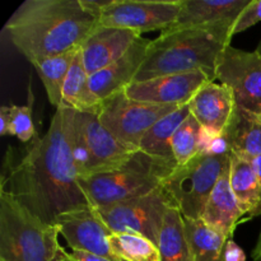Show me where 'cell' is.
I'll list each match as a JSON object with an SVG mask.
<instances>
[{
	"label": "cell",
	"mask_w": 261,
	"mask_h": 261,
	"mask_svg": "<svg viewBox=\"0 0 261 261\" xmlns=\"http://www.w3.org/2000/svg\"><path fill=\"white\" fill-rule=\"evenodd\" d=\"M75 110L60 106L42 138L28 145L25 154L12 165L8 149L0 189L9 193L31 214L47 224L69 212L91 206L79 184V171L71 147Z\"/></svg>",
	"instance_id": "1"
},
{
	"label": "cell",
	"mask_w": 261,
	"mask_h": 261,
	"mask_svg": "<svg viewBox=\"0 0 261 261\" xmlns=\"http://www.w3.org/2000/svg\"><path fill=\"white\" fill-rule=\"evenodd\" d=\"M97 25L81 0H25L7 20L4 33L31 63L79 48Z\"/></svg>",
	"instance_id": "2"
},
{
	"label": "cell",
	"mask_w": 261,
	"mask_h": 261,
	"mask_svg": "<svg viewBox=\"0 0 261 261\" xmlns=\"http://www.w3.org/2000/svg\"><path fill=\"white\" fill-rule=\"evenodd\" d=\"M233 27H171L150 41L147 56L134 82L170 74L203 71L217 82V68L231 45Z\"/></svg>",
	"instance_id": "3"
},
{
	"label": "cell",
	"mask_w": 261,
	"mask_h": 261,
	"mask_svg": "<svg viewBox=\"0 0 261 261\" xmlns=\"http://www.w3.org/2000/svg\"><path fill=\"white\" fill-rule=\"evenodd\" d=\"M177 163L135 150L117 167L79 177V184L93 206H105L140 198L162 186Z\"/></svg>",
	"instance_id": "4"
},
{
	"label": "cell",
	"mask_w": 261,
	"mask_h": 261,
	"mask_svg": "<svg viewBox=\"0 0 261 261\" xmlns=\"http://www.w3.org/2000/svg\"><path fill=\"white\" fill-rule=\"evenodd\" d=\"M59 234L0 189V261H70Z\"/></svg>",
	"instance_id": "5"
},
{
	"label": "cell",
	"mask_w": 261,
	"mask_h": 261,
	"mask_svg": "<svg viewBox=\"0 0 261 261\" xmlns=\"http://www.w3.org/2000/svg\"><path fill=\"white\" fill-rule=\"evenodd\" d=\"M229 163L231 155L199 153L185 165L177 166L161 188L184 218L201 219L209 196Z\"/></svg>",
	"instance_id": "6"
},
{
	"label": "cell",
	"mask_w": 261,
	"mask_h": 261,
	"mask_svg": "<svg viewBox=\"0 0 261 261\" xmlns=\"http://www.w3.org/2000/svg\"><path fill=\"white\" fill-rule=\"evenodd\" d=\"M71 147L79 177L117 167L135 152L101 124L97 112L75 111Z\"/></svg>",
	"instance_id": "7"
},
{
	"label": "cell",
	"mask_w": 261,
	"mask_h": 261,
	"mask_svg": "<svg viewBox=\"0 0 261 261\" xmlns=\"http://www.w3.org/2000/svg\"><path fill=\"white\" fill-rule=\"evenodd\" d=\"M177 109L178 106L135 101L122 92L101 102L97 116L120 143L133 150H139L140 143L150 127Z\"/></svg>",
	"instance_id": "8"
},
{
	"label": "cell",
	"mask_w": 261,
	"mask_h": 261,
	"mask_svg": "<svg viewBox=\"0 0 261 261\" xmlns=\"http://www.w3.org/2000/svg\"><path fill=\"white\" fill-rule=\"evenodd\" d=\"M171 206L172 203L160 188L145 196L94 208L112 233L140 234L158 247L166 212Z\"/></svg>",
	"instance_id": "9"
},
{
	"label": "cell",
	"mask_w": 261,
	"mask_h": 261,
	"mask_svg": "<svg viewBox=\"0 0 261 261\" xmlns=\"http://www.w3.org/2000/svg\"><path fill=\"white\" fill-rule=\"evenodd\" d=\"M181 0H105L98 24L143 33L165 31L177 20Z\"/></svg>",
	"instance_id": "10"
},
{
	"label": "cell",
	"mask_w": 261,
	"mask_h": 261,
	"mask_svg": "<svg viewBox=\"0 0 261 261\" xmlns=\"http://www.w3.org/2000/svg\"><path fill=\"white\" fill-rule=\"evenodd\" d=\"M217 82L231 88L237 107L261 114V51L229 45L219 59Z\"/></svg>",
	"instance_id": "11"
},
{
	"label": "cell",
	"mask_w": 261,
	"mask_h": 261,
	"mask_svg": "<svg viewBox=\"0 0 261 261\" xmlns=\"http://www.w3.org/2000/svg\"><path fill=\"white\" fill-rule=\"evenodd\" d=\"M208 82L213 81L203 71L170 74L144 82H133L124 93L139 102L181 107L190 103L199 89Z\"/></svg>",
	"instance_id": "12"
},
{
	"label": "cell",
	"mask_w": 261,
	"mask_h": 261,
	"mask_svg": "<svg viewBox=\"0 0 261 261\" xmlns=\"http://www.w3.org/2000/svg\"><path fill=\"white\" fill-rule=\"evenodd\" d=\"M55 226L71 250L91 252L112 261H124L112 254L109 244L112 232L99 218L93 205L63 214L56 219Z\"/></svg>",
	"instance_id": "13"
},
{
	"label": "cell",
	"mask_w": 261,
	"mask_h": 261,
	"mask_svg": "<svg viewBox=\"0 0 261 261\" xmlns=\"http://www.w3.org/2000/svg\"><path fill=\"white\" fill-rule=\"evenodd\" d=\"M152 40L140 36L119 60L89 75V89L97 103L122 93L135 81Z\"/></svg>",
	"instance_id": "14"
},
{
	"label": "cell",
	"mask_w": 261,
	"mask_h": 261,
	"mask_svg": "<svg viewBox=\"0 0 261 261\" xmlns=\"http://www.w3.org/2000/svg\"><path fill=\"white\" fill-rule=\"evenodd\" d=\"M140 36L125 28L97 25L81 46L87 73L92 75L119 60Z\"/></svg>",
	"instance_id": "15"
},
{
	"label": "cell",
	"mask_w": 261,
	"mask_h": 261,
	"mask_svg": "<svg viewBox=\"0 0 261 261\" xmlns=\"http://www.w3.org/2000/svg\"><path fill=\"white\" fill-rule=\"evenodd\" d=\"M189 107L203 129L224 133L233 117L236 102L229 87L208 82L194 96Z\"/></svg>",
	"instance_id": "16"
},
{
	"label": "cell",
	"mask_w": 261,
	"mask_h": 261,
	"mask_svg": "<svg viewBox=\"0 0 261 261\" xmlns=\"http://www.w3.org/2000/svg\"><path fill=\"white\" fill-rule=\"evenodd\" d=\"M251 0H181L177 20L172 27H218L239 19Z\"/></svg>",
	"instance_id": "17"
},
{
	"label": "cell",
	"mask_w": 261,
	"mask_h": 261,
	"mask_svg": "<svg viewBox=\"0 0 261 261\" xmlns=\"http://www.w3.org/2000/svg\"><path fill=\"white\" fill-rule=\"evenodd\" d=\"M231 165V163H229ZM245 217L229 182V166L217 181L204 208L201 219L211 228L216 229L227 239H232L237 224Z\"/></svg>",
	"instance_id": "18"
},
{
	"label": "cell",
	"mask_w": 261,
	"mask_h": 261,
	"mask_svg": "<svg viewBox=\"0 0 261 261\" xmlns=\"http://www.w3.org/2000/svg\"><path fill=\"white\" fill-rule=\"evenodd\" d=\"M224 134L228 138L232 154L249 161L261 155V114L236 106Z\"/></svg>",
	"instance_id": "19"
},
{
	"label": "cell",
	"mask_w": 261,
	"mask_h": 261,
	"mask_svg": "<svg viewBox=\"0 0 261 261\" xmlns=\"http://www.w3.org/2000/svg\"><path fill=\"white\" fill-rule=\"evenodd\" d=\"M229 182L245 217L261 216V188L252 163L249 160L231 154Z\"/></svg>",
	"instance_id": "20"
},
{
	"label": "cell",
	"mask_w": 261,
	"mask_h": 261,
	"mask_svg": "<svg viewBox=\"0 0 261 261\" xmlns=\"http://www.w3.org/2000/svg\"><path fill=\"white\" fill-rule=\"evenodd\" d=\"M79 48L31 61V65L37 71L38 76L45 87L48 101L55 109H59L61 106L64 84H65L69 69L73 64L75 54Z\"/></svg>",
	"instance_id": "21"
},
{
	"label": "cell",
	"mask_w": 261,
	"mask_h": 261,
	"mask_svg": "<svg viewBox=\"0 0 261 261\" xmlns=\"http://www.w3.org/2000/svg\"><path fill=\"white\" fill-rule=\"evenodd\" d=\"M161 261H194L186 237L184 217L177 208L167 209L158 241Z\"/></svg>",
	"instance_id": "22"
},
{
	"label": "cell",
	"mask_w": 261,
	"mask_h": 261,
	"mask_svg": "<svg viewBox=\"0 0 261 261\" xmlns=\"http://www.w3.org/2000/svg\"><path fill=\"white\" fill-rule=\"evenodd\" d=\"M189 115H190V107L189 105H185L161 119L144 135L139 149L149 155L175 161L171 143H172L175 133L177 132V129Z\"/></svg>",
	"instance_id": "23"
},
{
	"label": "cell",
	"mask_w": 261,
	"mask_h": 261,
	"mask_svg": "<svg viewBox=\"0 0 261 261\" xmlns=\"http://www.w3.org/2000/svg\"><path fill=\"white\" fill-rule=\"evenodd\" d=\"M61 106L69 107L79 112H97L99 105L92 96L89 89V74L84 66L83 56L79 48L75 54L73 64L69 69L63 89Z\"/></svg>",
	"instance_id": "24"
},
{
	"label": "cell",
	"mask_w": 261,
	"mask_h": 261,
	"mask_svg": "<svg viewBox=\"0 0 261 261\" xmlns=\"http://www.w3.org/2000/svg\"><path fill=\"white\" fill-rule=\"evenodd\" d=\"M186 237L194 261H224L226 236L211 228L203 219H186Z\"/></svg>",
	"instance_id": "25"
},
{
	"label": "cell",
	"mask_w": 261,
	"mask_h": 261,
	"mask_svg": "<svg viewBox=\"0 0 261 261\" xmlns=\"http://www.w3.org/2000/svg\"><path fill=\"white\" fill-rule=\"evenodd\" d=\"M0 135H13L27 144L40 138L33 124L32 101L25 106L10 103L0 109Z\"/></svg>",
	"instance_id": "26"
},
{
	"label": "cell",
	"mask_w": 261,
	"mask_h": 261,
	"mask_svg": "<svg viewBox=\"0 0 261 261\" xmlns=\"http://www.w3.org/2000/svg\"><path fill=\"white\" fill-rule=\"evenodd\" d=\"M112 254L124 261H161L158 247L150 240L135 233H112L109 236Z\"/></svg>",
	"instance_id": "27"
},
{
	"label": "cell",
	"mask_w": 261,
	"mask_h": 261,
	"mask_svg": "<svg viewBox=\"0 0 261 261\" xmlns=\"http://www.w3.org/2000/svg\"><path fill=\"white\" fill-rule=\"evenodd\" d=\"M201 126L195 117L189 115L172 138V154L177 166H182L199 154Z\"/></svg>",
	"instance_id": "28"
},
{
	"label": "cell",
	"mask_w": 261,
	"mask_h": 261,
	"mask_svg": "<svg viewBox=\"0 0 261 261\" xmlns=\"http://www.w3.org/2000/svg\"><path fill=\"white\" fill-rule=\"evenodd\" d=\"M199 153L211 155H231V145L224 133H214L201 127Z\"/></svg>",
	"instance_id": "29"
},
{
	"label": "cell",
	"mask_w": 261,
	"mask_h": 261,
	"mask_svg": "<svg viewBox=\"0 0 261 261\" xmlns=\"http://www.w3.org/2000/svg\"><path fill=\"white\" fill-rule=\"evenodd\" d=\"M261 22V0H251L234 23L233 36L247 31Z\"/></svg>",
	"instance_id": "30"
},
{
	"label": "cell",
	"mask_w": 261,
	"mask_h": 261,
	"mask_svg": "<svg viewBox=\"0 0 261 261\" xmlns=\"http://www.w3.org/2000/svg\"><path fill=\"white\" fill-rule=\"evenodd\" d=\"M224 261H246L245 251L232 239L227 240L224 247Z\"/></svg>",
	"instance_id": "31"
},
{
	"label": "cell",
	"mask_w": 261,
	"mask_h": 261,
	"mask_svg": "<svg viewBox=\"0 0 261 261\" xmlns=\"http://www.w3.org/2000/svg\"><path fill=\"white\" fill-rule=\"evenodd\" d=\"M69 257H70V261H112L110 259H106V257L91 254V252L79 251V250H71V252L69 254Z\"/></svg>",
	"instance_id": "32"
},
{
	"label": "cell",
	"mask_w": 261,
	"mask_h": 261,
	"mask_svg": "<svg viewBox=\"0 0 261 261\" xmlns=\"http://www.w3.org/2000/svg\"><path fill=\"white\" fill-rule=\"evenodd\" d=\"M252 260L254 261H261V231L259 234V239H257L256 245H255L254 250H252Z\"/></svg>",
	"instance_id": "33"
},
{
	"label": "cell",
	"mask_w": 261,
	"mask_h": 261,
	"mask_svg": "<svg viewBox=\"0 0 261 261\" xmlns=\"http://www.w3.org/2000/svg\"><path fill=\"white\" fill-rule=\"evenodd\" d=\"M250 162L252 163V167H254L255 172H256V176L257 178H259L260 188H261V155L252 158V160H250Z\"/></svg>",
	"instance_id": "34"
},
{
	"label": "cell",
	"mask_w": 261,
	"mask_h": 261,
	"mask_svg": "<svg viewBox=\"0 0 261 261\" xmlns=\"http://www.w3.org/2000/svg\"><path fill=\"white\" fill-rule=\"evenodd\" d=\"M257 50L261 51V43H260V45H259V47H257Z\"/></svg>",
	"instance_id": "35"
}]
</instances>
